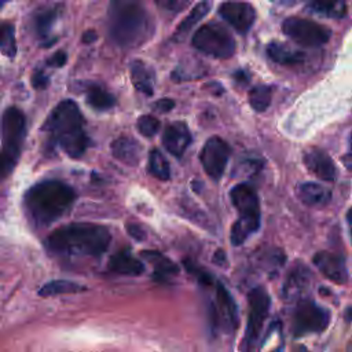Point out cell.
<instances>
[{"instance_id":"6da1fadb","label":"cell","mask_w":352,"mask_h":352,"mask_svg":"<svg viewBox=\"0 0 352 352\" xmlns=\"http://www.w3.org/2000/svg\"><path fill=\"white\" fill-rule=\"evenodd\" d=\"M111 234L107 227L95 223H72L55 230L45 248L63 257H100L109 248Z\"/></svg>"},{"instance_id":"7a4b0ae2","label":"cell","mask_w":352,"mask_h":352,"mask_svg":"<svg viewBox=\"0 0 352 352\" xmlns=\"http://www.w3.org/2000/svg\"><path fill=\"white\" fill-rule=\"evenodd\" d=\"M109 32L122 48L146 43L154 33V25L140 0H110Z\"/></svg>"},{"instance_id":"3957f363","label":"cell","mask_w":352,"mask_h":352,"mask_svg":"<svg viewBox=\"0 0 352 352\" xmlns=\"http://www.w3.org/2000/svg\"><path fill=\"white\" fill-rule=\"evenodd\" d=\"M76 201L74 190L59 180H44L34 184L25 195V206L37 227H45L69 212Z\"/></svg>"},{"instance_id":"277c9868","label":"cell","mask_w":352,"mask_h":352,"mask_svg":"<svg viewBox=\"0 0 352 352\" xmlns=\"http://www.w3.org/2000/svg\"><path fill=\"white\" fill-rule=\"evenodd\" d=\"M45 131L54 144L72 158L81 157L88 147L85 121L78 106L65 99L58 103L45 122Z\"/></svg>"},{"instance_id":"5b68a950","label":"cell","mask_w":352,"mask_h":352,"mask_svg":"<svg viewBox=\"0 0 352 352\" xmlns=\"http://www.w3.org/2000/svg\"><path fill=\"white\" fill-rule=\"evenodd\" d=\"M230 198L239 217L231 227L230 239L232 245H242L260 227V202L253 186L248 183L236 184L230 191Z\"/></svg>"},{"instance_id":"8992f818","label":"cell","mask_w":352,"mask_h":352,"mask_svg":"<svg viewBox=\"0 0 352 352\" xmlns=\"http://www.w3.org/2000/svg\"><path fill=\"white\" fill-rule=\"evenodd\" d=\"M192 45L217 59H227L235 52L234 37L224 26L216 22L202 25L192 36Z\"/></svg>"},{"instance_id":"52a82bcc","label":"cell","mask_w":352,"mask_h":352,"mask_svg":"<svg viewBox=\"0 0 352 352\" xmlns=\"http://www.w3.org/2000/svg\"><path fill=\"white\" fill-rule=\"evenodd\" d=\"M330 323V312L311 300H300L293 314L292 331L300 337L309 333H319L327 329Z\"/></svg>"},{"instance_id":"ba28073f","label":"cell","mask_w":352,"mask_h":352,"mask_svg":"<svg viewBox=\"0 0 352 352\" xmlns=\"http://www.w3.org/2000/svg\"><path fill=\"white\" fill-rule=\"evenodd\" d=\"M248 304H249V312H248V323H246L243 342H245V346L250 349L257 342L260 333L263 330L264 322L268 316L271 301L267 290L261 286L252 289L248 296Z\"/></svg>"},{"instance_id":"9c48e42d","label":"cell","mask_w":352,"mask_h":352,"mask_svg":"<svg viewBox=\"0 0 352 352\" xmlns=\"http://www.w3.org/2000/svg\"><path fill=\"white\" fill-rule=\"evenodd\" d=\"M283 33L304 47H320L326 44L331 36V32L309 19L290 16L282 23Z\"/></svg>"},{"instance_id":"30bf717a","label":"cell","mask_w":352,"mask_h":352,"mask_svg":"<svg viewBox=\"0 0 352 352\" xmlns=\"http://www.w3.org/2000/svg\"><path fill=\"white\" fill-rule=\"evenodd\" d=\"M25 133L26 120L23 113L16 107H8L1 117V150L18 160L25 140Z\"/></svg>"},{"instance_id":"8fae6325","label":"cell","mask_w":352,"mask_h":352,"mask_svg":"<svg viewBox=\"0 0 352 352\" xmlns=\"http://www.w3.org/2000/svg\"><path fill=\"white\" fill-rule=\"evenodd\" d=\"M230 154L231 148L224 139L219 136H212L205 142L199 155V161L204 170L210 179L219 180L223 176L228 164Z\"/></svg>"},{"instance_id":"7c38bea8","label":"cell","mask_w":352,"mask_h":352,"mask_svg":"<svg viewBox=\"0 0 352 352\" xmlns=\"http://www.w3.org/2000/svg\"><path fill=\"white\" fill-rule=\"evenodd\" d=\"M210 322L213 327H221L226 331L235 330L238 326L235 301L220 282L216 285V301L210 308Z\"/></svg>"},{"instance_id":"4fadbf2b","label":"cell","mask_w":352,"mask_h":352,"mask_svg":"<svg viewBox=\"0 0 352 352\" xmlns=\"http://www.w3.org/2000/svg\"><path fill=\"white\" fill-rule=\"evenodd\" d=\"M219 14L238 33H246L256 21V11L249 3H223Z\"/></svg>"},{"instance_id":"5bb4252c","label":"cell","mask_w":352,"mask_h":352,"mask_svg":"<svg viewBox=\"0 0 352 352\" xmlns=\"http://www.w3.org/2000/svg\"><path fill=\"white\" fill-rule=\"evenodd\" d=\"M316 268L331 282L344 285L348 282V270L345 265V258L337 253L318 252L314 258Z\"/></svg>"},{"instance_id":"9a60e30c","label":"cell","mask_w":352,"mask_h":352,"mask_svg":"<svg viewBox=\"0 0 352 352\" xmlns=\"http://www.w3.org/2000/svg\"><path fill=\"white\" fill-rule=\"evenodd\" d=\"M190 143L191 132L187 124H184L183 121L169 124L162 133V144L165 150L175 157H182Z\"/></svg>"},{"instance_id":"2e32d148","label":"cell","mask_w":352,"mask_h":352,"mask_svg":"<svg viewBox=\"0 0 352 352\" xmlns=\"http://www.w3.org/2000/svg\"><path fill=\"white\" fill-rule=\"evenodd\" d=\"M304 164L307 169L324 182H333L337 176L334 161L320 148H308L304 153Z\"/></svg>"},{"instance_id":"e0dca14e","label":"cell","mask_w":352,"mask_h":352,"mask_svg":"<svg viewBox=\"0 0 352 352\" xmlns=\"http://www.w3.org/2000/svg\"><path fill=\"white\" fill-rule=\"evenodd\" d=\"M109 270L121 275L138 276L144 271V265L140 260L132 256L129 249H121L114 253L109 260Z\"/></svg>"},{"instance_id":"ac0fdd59","label":"cell","mask_w":352,"mask_h":352,"mask_svg":"<svg viewBox=\"0 0 352 352\" xmlns=\"http://www.w3.org/2000/svg\"><path fill=\"white\" fill-rule=\"evenodd\" d=\"M296 192L302 204H305L307 206H315V208L327 205L331 198L330 190L315 182L301 183L297 187Z\"/></svg>"},{"instance_id":"d6986e66","label":"cell","mask_w":352,"mask_h":352,"mask_svg":"<svg viewBox=\"0 0 352 352\" xmlns=\"http://www.w3.org/2000/svg\"><path fill=\"white\" fill-rule=\"evenodd\" d=\"M111 153L114 158L126 165H138L140 161L142 146L138 140L129 136H121L111 143Z\"/></svg>"},{"instance_id":"ffe728a7","label":"cell","mask_w":352,"mask_h":352,"mask_svg":"<svg viewBox=\"0 0 352 352\" xmlns=\"http://www.w3.org/2000/svg\"><path fill=\"white\" fill-rule=\"evenodd\" d=\"M131 80L133 87L150 96L153 95V84H154V70L143 60L135 59L131 62Z\"/></svg>"},{"instance_id":"44dd1931","label":"cell","mask_w":352,"mask_h":352,"mask_svg":"<svg viewBox=\"0 0 352 352\" xmlns=\"http://www.w3.org/2000/svg\"><path fill=\"white\" fill-rule=\"evenodd\" d=\"M212 8V0H202L198 4L192 7V10L188 12V15L179 23L173 38L177 41H182L187 33L210 11Z\"/></svg>"},{"instance_id":"7402d4cb","label":"cell","mask_w":352,"mask_h":352,"mask_svg":"<svg viewBox=\"0 0 352 352\" xmlns=\"http://www.w3.org/2000/svg\"><path fill=\"white\" fill-rule=\"evenodd\" d=\"M267 55L271 60L279 65H298L305 59V54L301 51H296L289 48L285 44L272 41L267 45Z\"/></svg>"},{"instance_id":"603a6c76","label":"cell","mask_w":352,"mask_h":352,"mask_svg":"<svg viewBox=\"0 0 352 352\" xmlns=\"http://www.w3.org/2000/svg\"><path fill=\"white\" fill-rule=\"evenodd\" d=\"M142 257H144L147 261H150L154 265L155 276L165 278V276H170V275H175L179 272L177 265L157 250H144V252H142Z\"/></svg>"},{"instance_id":"cb8c5ba5","label":"cell","mask_w":352,"mask_h":352,"mask_svg":"<svg viewBox=\"0 0 352 352\" xmlns=\"http://www.w3.org/2000/svg\"><path fill=\"white\" fill-rule=\"evenodd\" d=\"M309 8L329 18H342L346 14L345 0H311Z\"/></svg>"},{"instance_id":"d4e9b609","label":"cell","mask_w":352,"mask_h":352,"mask_svg":"<svg viewBox=\"0 0 352 352\" xmlns=\"http://www.w3.org/2000/svg\"><path fill=\"white\" fill-rule=\"evenodd\" d=\"M85 286L78 285L72 280H65V279H56L45 283L40 290L38 294L43 297H51V296H58V294H72V293H78L84 292Z\"/></svg>"},{"instance_id":"484cf974","label":"cell","mask_w":352,"mask_h":352,"mask_svg":"<svg viewBox=\"0 0 352 352\" xmlns=\"http://www.w3.org/2000/svg\"><path fill=\"white\" fill-rule=\"evenodd\" d=\"M87 103L96 110H107L114 106L116 99L111 94L104 91L102 87L89 84L87 87Z\"/></svg>"},{"instance_id":"4316f807","label":"cell","mask_w":352,"mask_h":352,"mask_svg":"<svg viewBox=\"0 0 352 352\" xmlns=\"http://www.w3.org/2000/svg\"><path fill=\"white\" fill-rule=\"evenodd\" d=\"M148 172L160 179V180H168L169 176H170V168H169V162L168 160L165 158V155L154 148L150 151V155H148Z\"/></svg>"},{"instance_id":"83f0119b","label":"cell","mask_w":352,"mask_h":352,"mask_svg":"<svg viewBox=\"0 0 352 352\" xmlns=\"http://www.w3.org/2000/svg\"><path fill=\"white\" fill-rule=\"evenodd\" d=\"M308 275L309 271H307L302 267H296L294 271L289 275L287 282L285 283V294L287 296V298H292L296 294H300L304 287L308 283Z\"/></svg>"},{"instance_id":"f1b7e54d","label":"cell","mask_w":352,"mask_h":352,"mask_svg":"<svg viewBox=\"0 0 352 352\" xmlns=\"http://www.w3.org/2000/svg\"><path fill=\"white\" fill-rule=\"evenodd\" d=\"M272 99V89L268 85H256L249 91V103L256 111H265Z\"/></svg>"},{"instance_id":"f546056e","label":"cell","mask_w":352,"mask_h":352,"mask_svg":"<svg viewBox=\"0 0 352 352\" xmlns=\"http://www.w3.org/2000/svg\"><path fill=\"white\" fill-rule=\"evenodd\" d=\"M0 52L8 58H12L16 54L14 26L7 22L0 23Z\"/></svg>"},{"instance_id":"4dcf8cb0","label":"cell","mask_w":352,"mask_h":352,"mask_svg":"<svg viewBox=\"0 0 352 352\" xmlns=\"http://www.w3.org/2000/svg\"><path fill=\"white\" fill-rule=\"evenodd\" d=\"M55 19H56L55 10H45V11H41L37 14V16L34 19V26H36V30L40 37L45 38L48 36Z\"/></svg>"},{"instance_id":"1f68e13d","label":"cell","mask_w":352,"mask_h":352,"mask_svg":"<svg viewBox=\"0 0 352 352\" xmlns=\"http://www.w3.org/2000/svg\"><path fill=\"white\" fill-rule=\"evenodd\" d=\"M136 126H138V131L146 136V138H151L154 136L158 131H160V121L154 117V116H150V114H144V116H140L138 118V122H136Z\"/></svg>"},{"instance_id":"d6a6232c","label":"cell","mask_w":352,"mask_h":352,"mask_svg":"<svg viewBox=\"0 0 352 352\" xmlns=\"http://www.w3.org/2000/svg\"><path fill=\"white\" fill-rule=\"evenodd\" d=\"M18 160H15L14 157H11L10 154H7L6 151L0 150V180L6 179L14 169L15 164Z\"/></svg>"},{"instance_id":"836d02e7","label":"cell","mask_w":352,"mask_h":352,"mask_svg":"<svg viewBox=\"0 0 352 352\" xmlns=\"http://www.w3.org/2000/svg\"><path fill=\"white\" fill-rule=\"evenodd\" d=\"M126 231H128V234H129L133 239H136V241H143V239H146V232H144V230H143L140 226L135 224V223L126 224Z\"/></svg>"},{"instance_id":"e575fe53","label":"cell","mask_w":352,"mask_h":352,"mask_svg":"<svg viewBox=\"0 0 352 352\" xmlns=\"http://www.w3.org/2000/svg\"><path fill=\"white\" fill-rule=\"evenodd\" d=\"M32 84L34 88L37 89H43L48 85V77L41 72V70H37L34 74H33V78H32Z\"/></svg>"},{"instance_id":"d590c367","label":"cell","mask_w":352,"mask_h":352,"mask_svg":"<svg viewBox=\"0 0 352 352\" xmlns=\"http://www.w3.org/2000/svg\"><path fill=\"white\" fill-rule=\"evenodd\" d=\"M175 106V102L169 98H161L160 100H157L154 103V107L157 111H161V113H165V111H170Z\"/></svg>"},{"instance_id":"8d00e7d4","label":"cell","mask_w":352,"mask_h":352,"mask_svg":"<svg viewBox=\"0 0 352 352\" xmlns=\"http://www.w3.org/2000/svg\"><path fill=\"white\" fill-rule=\"evenodd\" d=\"M66 59H67V56H66V54L63 52V51H58V52H55L50 59H48V65L50 66H55V67H60V66H63L65 63H66Z\"/></svg>"},{"instance_id":"74e56055","label":"cell","mask_w":352,"mask_h":352,"mask_svg":"<svg viewBox=\"0 0 352 352\" xmlns=\"http://www.w3.org/2000/svg\"><path fill=\"white\" fill-rule=\"evenodd\" d=\"M154 1L168 10H173V11L182 10V3L179 0H154Z\"/></svg>"},{"instance_id":"f35d334b","label":"cell","mask_w":352,"mask_h":352,"mask_svg":"<svg viewBox=\"0 0 352 352\" xmlns=\"http://www.w3.org/2000/svg\"><path fill=\"white\" fill-rule=\"evenodd\" d=\"M96 38H98V34H96L95 30H87V32L82 34V43H85V44H91V43H94Z\"/></svg>"},{"instance_id":"ab89813d","label":"cell","mask_w":352,"mask_h":352,"mask_svg":"<svg viewBox=\"0 0 352 352\" xmlns=\"http://www.w3.org/2000/svg\"><path fill=\"white\" fill-rule=\"evenodd\" d=\"M274 3H276V4H282V6H292V4H294L297 0H272Z\"/></svg>"},{"instance_id":"60d3db41","label":"cell","mask_w":352,"mask_h":352,"mask_svg":"<svg viewBox=\"0 0 352 352\" xmlns=\"http://www.w3.org/2000/svg\"><path fill=\"white\" fill-rule=\"evenodd\" d=\"M349 314H351V308L348 307V308H346V322L351 320V315H349Z\"/></svg>"},{"instance_id":"b9f144b4","label":"cell","mask_w":352,"mask_h":352,"mask_svg":"<svg viewBox=\"0 0 352 352\" xmlns=\"http://www.w3.org/2000/svg\"><path fill=\"white\" fill-rule=\"evenodd\" d=\"M4 1H8V0H0V7L3 6V3H4Z\"/></svg>"}]
</instances>
